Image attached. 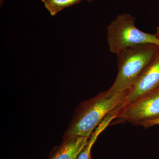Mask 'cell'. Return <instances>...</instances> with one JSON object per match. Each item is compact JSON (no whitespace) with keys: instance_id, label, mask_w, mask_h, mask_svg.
Listing matches in <instances>:
<instances>
[{"instance_id":"6da1fadb","label":"cell","mask_w":159,"mask_h":159,"mask_svg":"<svg viewBox=\"0 0 159 159\" xmlns=\"http://www.w3.org/2000/svg\"><path fill=\"white\" fill-rule=\"evenodd\" d=\"M128 91L113 95L104 91L80 103L66 131L65 138H89L105 117L121 105Z\"/></svg>"},{"instance_id":"7a4b0ae2","label":"cell","mask_w":159,"mask_h":159,"mask_svg":"<svg viewBox=\"0 0 159 159\" xmlns=\"http://www.w3.org/2000/svg\"><path fill=\"white\" fill-rule=\"evenodd\" d=\"M159 52V46L145 44L125 49L117 54L118 72L111 86V95L128 91Z\"/></svg>"},{"instance_id":"3957f363","label":"cell","mask_w":159,"mask_h":159,"mask_svg":"<svg viewBox=\"0 0 159 159\" xmlns=\"http://www.w3.org/2000/svg\"><path fill=\"white\" fill-rule=\"evenodd\" d=\"M107 42L110 51L116 55L134 46L145 44L159 46V39L155 34L138 29L135 17L126 13L118 15L107 26Z\"/></svg>"},{"instance_id":"277c9868","label":"cell","mask_w":159,"mask_h":159,"mask_svg":"<svg viewBox=\"0 0 159 159\" xmlns=\"http://www.w3.org/2000/svg\"><path fill=\"white\" fill-rule=\"evenodd\" d=\"M159 118V87L119 110L116 119L141 125Z\"/></svg>"},{"instance_id":"5b68a950","label":"cell","mask_w":159,"mask_h":159,"mask_svg":"<svg viewBox=\"0 0 159 159\" xmlns=\"http://www.w3.org/2000/svg\"><path fill=\"white\" fill-rule=\"evenodd\" d=\"M159 87V52L129 90L124 101L119 107V109Z\"/></svg>"},{"instance_id":"8992f818","label":"cell","mask_w":159,"mask_h":159,"mask_svg":"<svg viewBox=\"0 0 159 159\" xmlns=\"http://www.w3.org/2000/svg\"><path fill=\"white\" fill-rule=\"evenodd\" d=\"M89 139L80 136L64 138L61 145L49 159H77Z\"/></svg>"},{"instance_id":"52a82bcc","label":"cell","mask_w":159,"mask_h":159,"mask_svg":"<svg viewBox=\"0 0 159 159\" xmlns=\"http://www.w3.org/2000/svg\"><path fill=\"white\" fill-rule=\"evenodd\" d=\"M118 109L113 111L108 116L105 117L100 125L94 130V132L91 134L90 139L88 141L85 147L81 152L77 159H89L91 157V151L92 147L97 138L100 134L110 124L111 122L114 119L116 118L117 115L119 113Z\"/></svg>"},{"instance_id":"ba28073f","label":"cell","mask_w":159,"mask_h":159,"mask_svg":"<svg viewBox=\"0 0 159 159\" xmlns=\"http://www.w3.org/2000/svg\"><path fill=\"white\" fill-rule=\"evenodd\" d=\"M83 0H41L51 16H54L66 8L77 5Z\"/></svg>"},{"instance_id":"9c48e42d","label":"cell","mask_w":159,"mask_h":159,"mask_svg":"<svg viewBox=\"0 0 159 159\" xmlns=\"http://www.w3.org/2000/svg\"><path fill=\"white\" fill-rule=\"evenodd\" d=\"M141 125L144 126L145 128H148V127L154 126V125H159V118L143 122L141 124Z\"/></svg>"},{"instance_id":"30bf717a","label":"cell","mask_w":159,"mask_h":159,"mask_svg":"<svg viewBox=\"0 0 159 159\" xmlns=\"http://www.w3.org/2000/svg\"><path fill=\"white\" fill-rule=\"evenodd\" d=\"M155 34L156 35L157 38L159 39V26L157 27L156 33Z\"/></svg>"},{"instance_id":"8fae6325","label":"cell","mask_w":159,"mask_h":159,"mask_svg":"<svg viewBox=\"0 0 159 159\" xmlns=\"http://www.w3.org/2000/svg\"><path fill=\"white\" fill-rule=\"evenodd\" d=\"M5 0H0V6H2Z\"/></svg>"},{"instance_id":"7c38bea8","label":"cell","mask_w":159,"mask_h":159,"mask_svg":"<svg viewBox=\"0 0 159 159\" xmlns=\"http://www.w3.org/2000/svg\"><path fill=\"white\" fill-rule=\"evenodd\" d=\"M87 2H88L89 3H91L92 2H93V0H86Z\"/></svg>"},{"instance_id":"4fadbf2b","label":"cell","mask_w":159,"mask_h":159,"mask_svg":"<svg viewBox=\"0 0 159 159\" xmlns=\"http://www.w3.org/2000/svg\"><path fill=\"white\" fill-rule=\"evenodd\" d=\"M89 159H92V158H91V157H90Z\"/></svg>"}]
</instances>
